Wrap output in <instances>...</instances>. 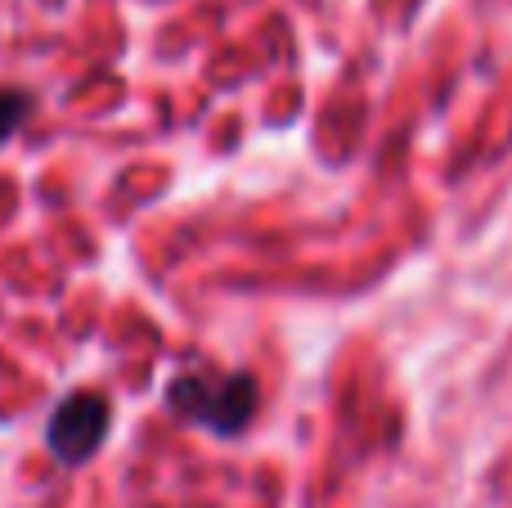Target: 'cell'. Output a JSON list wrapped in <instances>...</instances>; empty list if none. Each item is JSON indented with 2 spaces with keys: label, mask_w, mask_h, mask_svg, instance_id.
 Masks as SVG:
<instances>
[{
  "label": "cell",
  "mask_w": 512,
  "mask_h": 508,
  "mask_svg": "<svg viewBox=\"0 0 512 508\" xmlns=\"http://www.w3.org/2000/svg\"><path fill=\"white\" fill-rule=\"evenodd\" d=\"M162 401L176 419L212 437H243L261 410V383L252 369H180L167 378Z\"/></svg>",
  "instance_id": "6da1fadb"
},
{
  "label": "cell",
  "mask_w": 512,
  "mask_h": 508,
  "mask_svg": "<svg viewBox=\"0 0 512 508\" xmlns=\"http://www.w3.org/2000/svg\"><path fill=\"white\" fill-rule=\"evenodd\" d=\"M108 428H113V401L95 387H77L45 419V450L63 468H86L104 450Z\"/></svg>",
  "instance_id": "7a4b0ae2"
},
{
  "label": "cell",
  "mask_w": 512,
  "mask_h": 508,
  "mask_svg": "<svg viewBox=\"0 0 512 508\" xmlns=\"http://www.w3.org/2000/svg\"><path fill=\"white\" fill-rule=\"evenodd\" d=\"M27 117H32V95L18 86H0V149L23 131Z\"/></svg>",
  "instance_id": "3957f363"
}]
</instances>
